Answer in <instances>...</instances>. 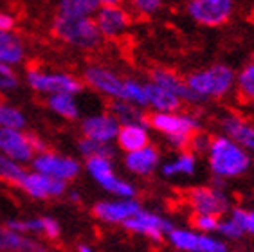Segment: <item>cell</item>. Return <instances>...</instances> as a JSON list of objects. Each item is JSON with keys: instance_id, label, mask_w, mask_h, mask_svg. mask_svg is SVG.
Listing matches in <instances>:
<instances>
[{"instance_id": "6da1fadb", "label": "cell", "mask_w": 254, "mask_h": 252, "mask_svg": "<svg viewBox=\"0 0 254 252\" xmlns=\"http://www.w3.org/2000/svg\"><path fill=\"white\" fill-rule=\"evenodd\" d=\"M236 72L225 63H213L186 76L191 105L224 99L235 92Z\"/></svg>"}, {"instance_id": "7a4b0ae2", "label": "cell", "mask_w": 254, "mask_h": 252, "mask_svg": "<svg viewBox=\"0 0 254 252\" xmlns=\"http://www.w3.org/2000/svg\"><path fill=\"white\" fill-rule=\"evenodd\" d=\"M207 166L216 180H231L245 175L253 166V155L245 151L231 137L218 133L211 137L209 148L205 151Z\"/></svg>"}, {"instance_id": "3957f363", "label": "cell", "mask_w": 254, "mask_h": 252, "mask_svg": "<svg viewBox=\"0 0 254 252\" xmlns=\"http://www.w3.org/2000/svg\"><path fill=\"white\" fill-rule=\"evenodd\" d=\"M150 130H155L177 151L188 150L195 133L202 131L200 119L191 112H152L148 116Z\"/></svg>"}, {"instance_id": "277c9868", "label": "cell", "mask_w": 254, "mask_h": 252, "mask_svg": "<svg viewBox=\"0 0 254 252\" xmlns=\"http://www.w3.org/2000/svg\"><path fill=\"white\" fill-rule=\"evenodd\" d=\"M51 31L58 42L76 51L90 53L103 44V36L99 34L94 18H70L54 15Z\"/></svg>"}, {"instance_id": "5b68a950", "label": "cell", "mask_w": 254, "mask_h": 252, "mask_svg": "<svg viewBox=\"0 0 254 252\" xmlns=\"http://www.w3.org/2000/svg\"><path fill=\"white\" fill-rule=\"evenodd\" d=\"M25 83L34 94L44 97L72 94L78 96L83 90V81L72 72L51 70L45 67H29L25 72Z\"/></svg>"}, {"instance_id": "8992f818", "label": "cell", "mask_w": 254, "mask_h": 252, "mask_svg": "<svg viewBox=\"0 0 254 252\" xmlns=\"http://www.w3.org/2000/svg\"><path fill=\"white\" fill-rule=\"evenodd\" d=\"M85 170L88 177L114 198H135L137 189L132 182L119 177L112 157H94L85 160Z\"/></svg>"}, {"instance_id": "52a82bcc", "label": "cell", "mask_w": 254, "mask_h": 252, "mask_svg": "<svg viewBox=\"0 0 254 252\" xmlns=\"http://www.w3.org/2000/svg\"><path fill=\"white\" fill-rule=\"evenodd\" d=\"M81 81H83L85 87H88L94 92H98L99 96L107 97L110 101H119L125 96L128 78L127 76H121L110 65L88 63L87 67L83 68Z\"/></svg>"}, {"instance_id": "ba28073f", "label": "cell", "mask_w": 254, "mask_h": 252, "mask_svg": "<svg viewBox=\"0 0 254 252\" xmlns=\"http://www.w3.org/2000/svg\"><path fill=\"white\" fill-rule=\"evenodd\" d=\"M47 150L44 141L25 130L0 128V153L18 164H31L40 151Z\"/></svg>"}, {"instance_id": "9c48e42d", "label": "cell", "mask_w": 254, "mask_h": 252, "mask_svg": "<svg viewBox=\"0 0 254 252\" xmlns=\"http://www.w3.org/2000/svg\"><path fill=\"white\" fill-rule=\"evenodd\" d=\"M31 168H33V171L47 175L51 179L62 180L65 184L76 180L81 173V162L76 157L64 155L60 151L51 150L40 151L31 162Z\"/></svg>"}, {"instance_id": "30bf717a", "label": "cell", "mask_w": 254, "mask_h": 252, "mask_svg": "<svg viewBox=\"0 0 254 252\" xmlns=\"http://www.w3.org/2000/svg\"><path fill=\"white\" fill-rule=\"evenodd\" d=\"M235 0H190L188 16L196 25L215 29L222 27L235 15Z\"/></svg>"}, {"instance_id": "8fae6325", "label": "cell", "mask_w": 254, "mask_h": 252, "mask_svg": "<svg viewBox=\"0 0 254 252\" xmlns=\"http://www.w3.org/2000/svg\"><path fill=\"white\" fill-rule=\"evenodd\" d=\"M224 182L216 180L213 186H198L188 193V204L193 214H213L222 218L229 213L231 200L224 191Z\"/></svg>"}, {"instance_id": "7c38bea8", "label": "cell", "mask_w": 254, "mask_h": 252, "mask_svg": "<svg viewBox=\"0 0 254 252\" xmlns=\"http://www.w3.org/2000/svg\"><path fill=\"white\" fill-rule=\"evenodd\" d=\"M166 238L171 247L181 252H229L227 243L222 238L202 234L193 229L173 227Z\"/></svg>"}, {"instance_id": "4fadbf2b", "label": "cell", "mask_w": 254, "mask_h": 252, "mask_svg": "<svg viewBox=\"0 0 254 252\" xmlns=\"http://www.w3.org/2000/svg\"><path fill=\"white\" fill-rule=\"evenodd\" d=\"M119 126L121 125L116 121V117L108 110L92 112V114L81 117V121H79L81 137L101 142V144H112V142H116Z\"/></svg>"}, {"instance_id": "5bb4252c", "label": "cell", "mask_w": 254, "mask_h": 252, "mask_svg": "<svg viewBox=\"0 0 254 252\" xmlns=\"http://www.w3.org/2000/svg\"><path fill=\"white\" fill-rule=\"evenodd\" d=\"M94 22L103 40H119L132 27V13L125 5L99 7L94 15Z\"/></svg>"}, {"instance_id": "9a60e30c", "label": "cell", "mask_w": 254, "mask_h": 252, "mask_svg": "<svg viewBox=\"0 0 254 252\" xmlns=\"http://www.w3.org/2000/svg\"><path fill=\"white\" fill-rule=\"evenodd\" d=\"M142 205L135 198H112V200H99L94 204V216L103 223L108 225H125V222L135 216Z\"/></svg>"}, {"instance_id": "2e32d148", "label": "cell", "mask_w": 254, "mask_h": 252, "mask_svg": "<svg viewBox=\"0 0 254 252\" xmlns=\"http://www.w3.org/2000/svg\"><path fill=\"white\" fill-rule=\"evenodd\" d=\"M123 227L133 234H141V236H146L150 240L161 242L162 238H166L171 233L173 223L168 218H164L162 214L141 209L135 216H132L128 222H125Z\"/></svg>"}, {"instance_id": "e0dca14e", "label": "cell", "mask_w": 254, "mask_h": 252, "mask_svg": "<svg viewBox=\"0 0 254 252\" xmlns=\"http://www.w3.org/2000/svg\"><path fill=\"white\" fill-rule=\"evenodd\" d=\"M67 186L68 184H65L62 180L51 179L47 175H42L38 171L31 170L25 173L18 188L34 200H49L64 196L67 193Z\"/></svg>"}, {"instance_id": "ac0fdd59", "label": "cell", "mask_w": 254, "mask_h": 252, "mask_svg": "<svg viewBox=\"0 0 254 252\" xmlns=\"http://www.w3.org/2000/svg\"><path fill=\"white\" fill-rule=\"evenodd\" d=\"M222 133L238 142L245 151L254 155V123L236 112H227L220 117Z\"/></svg>"}, {"instance_id": "d6986e66", "label": "cell", "mask_w": 254, "mask_h": 252, "mask_svg": "<svg viewBox=\"0 0 254 252\" xmlns=\"http://www.w3.org/2000/svg\"><path fill=\"white\" fill-rule=\"evenodd\" d=\"M123 164L128 173L135 175V177H150L161 166V151L153 144H148L141 150L125 153Z\"/></svg>"}, {"instance_id": "ffe728a7", "label": "cell", "mask_w": 254, "mask_h": 252, "mask_svg": "<svg viewBox=\"0 0 254 252\" xmlns=\"http://www.w3.org/2000/svg\"><path fill=\"white\" fill-rule=\"evenodd\" d=\"M150 126L148 123H133V125H123L119 126L118 137H116V146L123 153L141 150L144 146L152 144L150 142Z\"/></svg>"}, {"instance_id": "44dd1931", "label": "cell", "mask_w": 254, "mask_h": 252, "mask_svg": "<svg viewBox=\"0 0 254 252\" xmlns=\"http://www.w3.org/2000/svg\"><path fill=\"white\" fill-rule=\"evenodd\" d=\"M27 60V45L15 31H0V63L20 67Z\"/></svg>"}, {"instance_id": "7402d4cb", "label": "cell", "mask_w": 254, "mask_h": 252, "mask_svg": "<svg viewBox=\"0 0 254 252\" xmlns=\"http://www.w3.org/2000/svg\"><path fill=\"white\" fill-rule=\"evenodd\" d=\"M148 81L155 83L159 87L166 88L171 94H175L177 97H181L182 103H190L191 105V94L188 90L186 85V78H182L181 74L171 70V68H164V67H157L150 70V78Z\"/></svg>"}, {"instance_id": "603a6c76", "label": "cell", "mask_w": 254, "mask_h": 252, "mask_svg": "<svg viewBox=\"0 0 254 252\" xmlns=\"http://www.w3.org/2000/svg\"><path fill=\"white\" fill-rule=\"evenodd\" d=\"M198 170V157L191 150L177 151L175 157L166 160L161 166V173L166 179H181V177H193Z\"/></svg>"}, {"instance_id": "cb8c5ba5", "label": "cell", "mask_w": 254, "mask_h": 252, "mask_svg": "<svg viewBox=\"0 0 254 252\" xmlns=\"http://www.w3.org/2000/svg\"><path fill=\"white\" fill-rule=\"evenodd\" d=\"M144 90H146V110L175 112L181 110V107L184 105L181 97H177L175 94H171L170 90L152 81H144Z\"/></svg>"}, {"instance_id": "d4e9b609", "label": "cell", "mask_w": 254, "mask_h": 252, "mask_svg": "<svg viewBox=\"0 0 254 252\" xmlns=\"http://www.w3.org/2000/svg\"><path fill=\"white\" fill-rule=\"evenodd\" d=\"M0 252H49L34 238L0 227Z\"/></svg>"}, {"instance_id": "484cf974", "label": "cell", "mask_w": 254, "mask_h": 252, "mask_svg": "<svg viewBox=\"0 0 254 252\" xmlns=\"http://www.w3.org/2000/svg\"><path fill=\"white\" fill-rule=\"evenodd\" d=\"M45 101H47V108L56 117L64 119V121H78V119H81V107L78 103V96L60 94V96L47 97Z\"/></svg>"}, {"instance_id": "4316f807", "label": "cell", "mask_w": 254, "mask_h": 252, "mask_svg": "<svg viewBox=\"0 0 254 252\" xmlns=\"http://www.w3.org/2000/svg\"><path fill=\"white\" fill-rule=\"evenodd\" d=\"M99 7V0H58L56 15L70 18H94Z\"/></svg>"}, {"instance_id": "83f0119b", "label": "cell", "mask_w": 254, "mask_h": 252, "mask_svg": "<svg viewBox=\"0 0 254 252\" xmlns=\"http://www.w3.org/2000/svg\"><path fill=\"white\" fill-rule=\"evenodd\" d=\"M108 112L116 117V121L119 125H133V123H148L146 110L137 105H132L128 101H110V108Z\"/></svg>"}, {"instance_id": "f1b7e54d", "label": "cell", "mask_w": 254, "mask_h": 252, "mask_svg": "<svg viewBox=\"0 0 254 252\" xmlns=\"http://www.w3.org/2000/svg\"><path fill=\"white\" fill-rule=\"evenodd\" d=\"M235 92L240 97V101L254 103V60L247 62L236 72Z\"/></svg>"}, {"instance_id": "f546056e", "label": "cell", "mask_w": 254, "mask_h": 252, "mask_svg": "<svg viewBox=\"0 0 254 252\" xmlns=\"http://www.w3.org/2000/svg\"><path fill=\"white\" fill-rule=\"evenodd\" d=\"M27 125V117L16 105L0 99V128L9 130H24Z\"/></svg>"}, {"instance_id": "4dcf8cb0", "label": "cell", "mask_w": 254, "mask_h": 252, "mask_svg": "<svg viewBox=\"0 0 254 252\" xmlns=\"http://www.w3.org/2000/svg\"><path fill=\"white\" fill-rule=\"evenodd\" d=\"M25 173H27V170H25L24 166L0 153V182H5V184L18 188L22 179L25 177Z\"/></svg>"}, {"instance_id": "1f68e13d", "label": "cell", "mask_w": 254, "mask_h": 252, "mask_svg": "<svg viewBox=\"0 0 254 252\" xmlns=\"http://www.w3.org/2000/svg\"><path fill=\"white\" fill-rule=\"evenodd\" d=\"M5 227L18 234H25V236L27 234L38 236V234L45 233V216H36V218H27V220H7Z\"/></svg>"}, {"instance_id": "d6a6232c", "label": "cell", "mask_w": 254, "mask_h": 252, "mask_svg": "<svg viewBox=\"0 0 254 252\" xmlns=\"http://www.w3.org/2000/svg\"><path fill=\"white\" fill-rule=\"evenodd\" d=\"M78 153L85 160L94 159V157H114V148L112 144H101V142L81 137L78 141Z\"/></svg>"}, {"instance_id": "836d02e7", "label": "cell", "mask_w": 254, "mask_h": 252, "mask_svg": "<svg viewBox=\"0 0 254 252\" xmlns=\"http://www.w3.org/2000/svg\"><path fill=\"white\" fill-rule=\"evenodd\" d=\"M130 5V13L141 16V18H150L155 16L164 5V0H127Z\"/></svg>"}, {"instance_id": "e575fe53", "label": "cell", "mask_w": 254, "mask_h": 252, "mask_svg": "<svg viewBox=\"0 0 254 252\" xmlns=\"http://www.w3.org/2000/svg\"><path fill=\"white\" fill-rule=\"evenodd\" d=\"M20 87V74L15 67L0 63V96L15 92Z\"/></svg>"}, {"instance_id": "d590c367", "label": "cell", "mask_w": 254, "mask_h": 252, "mask_svg": "<svg viewBox=\"0 0 254 252\" xmlns=\"http://www.w3.org/2000/svg\"><path fill=\"white\" fill-rule=\"evenodd\" d=\"M229 218L238 223L240 229L244 231V234H253L254 236V209L253 211H247V209L242 207L231 209Z\"/></svg>"}, {"instance_id": "8d00e7d4", "label": "cell", "mask_w": 254, "mask_h": 252, "mask_svg": "<svg viewBox=\"0 0 254 252\" xmlns=\"http://www.w3.org/2000/svg\"><path fill=\"white\" fill-rule=\"evenodd\" d=\"M220 220L222 218L213 214H193V227L202 234H213L218 231Z\"/></svg>"}, {"instance_id": "74e56055", "label": "cell", "mask_w": 254, "mask_h": 252, "mask_svg": "<svg viewBox=\"0 0 254 252\" xmlns=\"http://www.w3.org/2000/svg\"><path fill=\"white\" fill-rule=\"evenodd\" d=\"M216 234L222 236V240L225 242V240H240V238L244 236V231L240 229V225L235 220H231L229 216H227V218L220 220V225H218Z\"/></svg>"}, {"instance_id": "f35d334b", "label": "cell", "mask_w": 254, "mask_h": 252, "mask_svg": "<svg viewBox=\"0 0 254 252\" xmlns=\"http://www.w3.org/2000/svg\"><path fill=\"white\" fill-rule=\"evenodd\" d=\"M209 142H211V137L205 135L204 131H198V133L193 135L188 150H191L193 153H196V155H198V153H205L207 148H209Z\"/></svg>"}, {"instance_id": "ab89813d", "label": "cell", "mask_w": 254, "mask_h": 252, "mask_svg": "<svg viewBox=\"0 0 254 252\" xmlns=\"http://www.w3.org/2000/svg\"><path fill=\"white\" fill-rule=\"evenodd\" d=\"M60 234H62V227H60L58 220L53 218V216H45V233H44V236L49 238V240H56Z\"/></svg>"}, {"instance_id": "60d3db41", "label": "cell", "mask_w": 254, "mask_h": 252, "mask_svg": "<svg viewBox=\"0 0 254 252\" xmlns=\"http://www.w3.org/2000/svg\"><path fill=\"white\" fill-rule=\"evenodd\" d=\"M16 16L11 15L9 11L0 9V31H15Z\"/></svg>"}, {"instance_id": "b9f144b4", "label": "cell", "mask_w": 254, "mask_h": 252, "mask_svg": "<svg viewBox=\"0 0 254 252\" xmlns=\"http://www.w3.org/2000/svg\"><path fill=\"white\" fill-rule=\"evenodd\" d=\"M125 0H99L101 7H116V5H123Z\"/></svg>"}, {"instance_id": "7bdbcfd3", "label": "cell", "mask_w": 254, "mask_h": 252, "mask_svg": "<svg viewBox=\"0 0 254 252\" xmlns=\"http://www.w3.org/2000/svg\"><path fill=\"white\" fill-rule=\"evenodd\" d=\"M78 252H96L90 245H87V243H79L78 245Z\"/></svg>"}, {"instance_id": "ee69618b", "label": "cell", "mask_w": 254, "mask_h": 252, "mask_svg": "<svg viewBox=\"0 0 254 252\" xmlns=\"http://www.w3.org/2000/svg\"><path fill=\"white\" fill-rule=\"evenodd\" d=\"M188 2H190V0H188Z\"/></svg>"}, {"instance_id": "f6af8a7d", "label": "cell", "mask_w": 254, "mask_h": 252, "mask_svg": "<svg viewBox=\"0 0 254 252\" xmlns=\"http://www.w3.org/2000/svg\"><path fill=\"white\" fill-rule=\"evenodd\" d=\"M49 252H51V251H49Z\"/></svg>"}]
</instances>
